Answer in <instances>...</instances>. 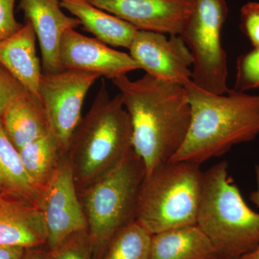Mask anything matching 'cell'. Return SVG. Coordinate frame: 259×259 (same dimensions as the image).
<instances>
[{
  "label": "cell",
  "instance_id": "obj_1",
  "mask_svg": "<svg viewBox=\"0 0 259 259\" xmlns=\"http://www.w3.org/2000/svg\"><path fill=\"white\" fill-rule=\"evenodd\" d=\"M112 81L131 117L133 148L146 176L170 161L183 144L192 116L188 95L184 85L147 74L136 80L125 75Z\"/></svg>",
  "mask_w": 259,
  "mask_h": 259
},
{
  "label": "cell",
  "instance_id": "obj_2",
  "mask_svg": "<svg viewBox=\"0 0 259 259\" xmlns=\"http://www.w3.org/2000/svg\"><path fill=\"white\" fill-rule=\"evenodd\" d=\"M191 106V122L183 144L170 161L201 163L228 152L259 135V95L229 90L219 95L184 85Z\"/></svg>",
  "mask_w": 259,
  "mask_h": 259
},
{
  "label": "cell",
  "instance_id": "obj_3",
  "mask_svg": "<svg viewBox=\"0 0 259 259\" xmlns=\"http://www.w3.org/2000/svg\"><path fill=\"white\" fill-rule=\"evenodd\" d=\"M133 151L128 112L120 94L110 96L102 81L93 105L73 133L66 151L78 193Z\"/></svg>",
  "mask_w": 259,
  "mask_h": 259
},
{
  "label": "cell",
  "instance_id": "obj_4",
  "mask_svg": "<svg viewBox=\"0 0 259 259\" xmlns=\"http://www.w3.org/2000/svg\"><path fill=\"white\" fill-rule=\"evenodd\" d=\"M228 167L220 162L204 172L197 225L221 258L237 259L259 245V213L245 203Z\"/></svg>",
  "mask_w": 259,
  "mask_h": 259
},
{
  "label": "cell",
  "instance_id": "obj_5",
  "mask_svg": "<svg viewBox=\"0 0 259 259\" xmlns=\"http://www.w3.org/2000/svg\"><path fill=\"white\" fill-rule=\"evenodd\" d=\"M145 177L144 163L133 151L117 166L79 192L95 256L102 258L112 237L136 221Z\"/></svg>",
  "mask_w": 259,
  "mask_h": 259
},
{
  "label": "cell",
  "instance_id": "obj_6",
  "mask_svg": "<svg viewBox=\"0 0 259 259\" xmlns=\"http://www.w3.org/2000/svg\"><path fill=\"white\" fill-rule=\"evenodd\" d=\"M200 164L168 161L145 177L136 221L151 234L197 225L203 187Z\"/></svg>",
  "mask_w": 259,
  "mask_h": 259
},
{
  "label": "cell",
  "instance_id": "obj_7",
  "mask_svg": "<svg viewBox=\"0 0 259 259\" xmlns=\"http://www.w3.org/2000/svg\"><path fill=\"white\" fill-rule=\"evenodd\" d=\"M226 0H194L180 33L193 57L192 81L214 94L228 93V69L221 32L228 15Z\"/></svg>",
  "mask_w": 259,
  "mask_h": 259
},
{
  "label": "cell",
  "instance_id": "obj_8",
  "mask_svg": "<svg viewBox=\"0 0 259 259\" xmlns=\"http://www.w3.org/2000/svg\"><path fill=\"white\" fill-rule=\"evenodd\" d=\"M100 78L91 73L71 69L42 74L39 97L51 132L66 153L71 136L82 118L81 110L87 95Z\"/></svg>",
  "mask_w": 259,
  "mask_h": 259
},
{
  "label": "cell",
  "instance_id": "obj_9",
  "mask_svg": "<svg viewBox=\"0 0 259 259\" xmlns=\"http://www.w3.org/2000/svg\"><path fill=\"white\" fill-rule=\"evenodd\" d=\"M39 208L47 227V246L49 250L54 249L74 233L88 231L67 153L63 155L54 175L42 190Z\"/></svg>",
  "mask_w": 259,
  "mask_h": 259
},
{
  "label": "cell",
  "instance_id": "obj_10",
  "mask_svg": "<svg viewBox=\"0 0 259 259\" xmlns=\"http://www.w3.org/2000/svg\"><path fill=\"white\" fill-rule=\"evenodd\" d=\"M129 51L140 69L156 79L181 85L192 80L193 57L180 35L168 38L161 32L139 30Z\"/></svg>",
  "mask_w": 259,
  "mask_h": 259
},
{
  "label": "cell",
  "instance_id": "obj_11",
  "mask_svg": "<svg viewBox=\"0 0 259 259\" xmlns=\"http://www.w3.org/2000/svg\"><path fill=\"white\" fill-rule=\"evenodd\" d=\"M59 56L64 70L84 71L110 80L141 69L130 54L115 50L95 37L83 35L76 29L64 32Z\"/></svg>",
  "mask_w": 259,
  "mask_h": 259
},
{
  "label": "cell",
  "instance_id": "obj_12",
  "mask_svg": "<svg viewBox=\"0 0 259 259\" xmlns=\"http://www.w3.org/2000/svg\"><path fill=\"white\" fill-rule=\"evenodd\" d=\"M139 30L179 35L194 0H87Z\"/></svg>",
  "mask_w": 259,
  "mask_h": 259
},
{
  "label": "cell",
  "instance_id": "obj_13",
  "mask_svg": "<svg viewBox=\"0 0 259 259\" xmlns=\"http://www.w3.org/2000/svg\"><path fill=\"white\" fill-rule=\"evenodd\" d=\"M20 8L38 40L42 73L60 72L64 70L59 56L61 38L66 30L80 26L79 20L66 15L59 0H20Z\"/></svg>",
  "mask_w": 259,
  "mask_h": 259
},
{
  "label": "cell",
  "instance_id": "obj_14",
  "mask_svg": "<svg viewBox=\"0 0 259 259\" xmlns=\"http://www.w3.org/2000/svg\"><path fill=\"white\" fill-rule=\"evenodd\" d=\"M47 230L40 209L0 194V245L25 249L47 243Z\"/></svg>",
  "mask_w": 259,
  "mask_h": 259
},
{
  "label": "cell",
  "instance_id": "obj_15",
  "mask_svg": "<svg viewBox=\"0 0 259 259\" xmlns=\"http://www.w3.org/2000/svg\"><path fill=\"white\" fill-rule=\"evenodd\" d=\"M37 37L30 22L18 32L0 41V64L24 88L40 98L39 84L42 74L36 51Z\"/></svg>",
  "mask_w": 259,
  "mask_h": 259
},
{
  "label": "cell",
  "instance_id": "obj_16",
  "mask_svg": "<svg viewBox=\"0 0 259 259\" xmlns=\"http://www.w3.org/2000/svg\"><path fill=\"white\" fill-rule=\"evenodd\" d=\"M0 120L18 150L51 131L41 100L28 92L7 107Z\"/></svg>",
  "mask_w": 259,
  "mask_h": 259
},
{
  "label": "cell",
  "instance_id": "obj_17",
  "mask_svg": "<svg viewBox=\"0 0 259 259\" xmlns=\"http://www.w3.org/2000/svg\"><path fill=\"white\" fill-rule=\"evenodd\" d=\"M63 9L79 20L87 31L108 46L129 49L138 29L87 0H59Z\"/></svg>",
  "mask_w": 259,
  "mask_h": 259
},
{
  "label": "cell",
  "instance_id": "obj_18",
  "mask_svg": "<svg viewBox=\"0 0 259 259\" xmlns=\"http://www.w3.org/2000/svg\"><path fill=\"white\" fill-rule=\"evenodd\" d=\"M212 242L197 225L152 235L150 259H217Z\"/></svg>",
  "mask_w": 259,
  "mask_h": 259
},
{
  "label": "cell",
  "instance_id": "obj_19",
  "mask_svg": "<svg viewBox=\"0 0 259 259\" xmlns=\"http://www.w3.org/2000/svg\"><path fill=\"white\" fill-rule=\"evenodd\" d=\"M0 192L39 207L42 190L29 177L20 151L0 120Z\"/></svg>",
  "mask_w": 259,
  "mask_h": 259
},
{
  "label": "cell",
  "instance_id": "obj_20",
  "mask_svg": "<svg viewBox=\"0 0 259 259\" xmlns=\"http://www.w3.org/2000/svg\"><path fill=\"white\" fill-rule=\"evenodd\" d=\"M19 151L29 177L42 191L66 153L59 139L51 131Z\"/></svg>",
  "mask_w": 259,
  "mask_h": 259
},
{
  "label": "cell",
  "instance_id": "obj_21",
  "mask_svg": "<svg viewBox=\"0 0 259 259\" xmlns=\"http://www.w3.org/2000/svg\"><path fill=\"white\" fill-rule=\"evenodd\" d=\"M152 234L137 221L120 230L109 242L102 259H150Z\"/></svg>",
  "mask_w": 259,
  "mask_h": 259
},
{
  "label": "cell",
  "instance_id": "obj_22",
  "mask_svg": "<svg viewBox=\"0 0 259 259\" xmlns=\"http://www.w3.org/2000/svg\"><path fill=\"white\" fill-rule=\"evenodd\" d=\"M259 88V48L238 56L236 63V81L233 90L238 92Z\"/></svg>",
  "mask_w": 259,
  "mask_h": 259
},
{
  "label": "cell",
  "instance_id": "obj_23",
  "mask_svg": "<svg viewBox=\"0 0 259 259\" xmlns=\"http://www.w3.org/2000/svg\"><path fill=\"white\" fill-rule=\"evenodd\" d=\"M93 255L88 231H84L74 233L49 250V259H93Z\"/></svg>",
  "mask_w": 259,
  "mask_h": 259
},
{
  "label": "cell",
  "instance_id": "obj_24",
  "mask_svg": "<svg viewBox=\"0 0 259 259\" xmlns=\"http://www.w3.org/2000/svg\"><path fill=\"white\" fill-rule=\"evenodd\" d=\"M240 29L253 48H259V3L248 2L243 5Z\"/></svg>",
  "mask_w": 259,
  "mask_h": 259
},
{
  "label": "cell",
  "instance_id": "obj_25",
  "mask_svg": "<svg viewBox=\"0 0 259 259\" xmlns=\"http://www.w3.org/2000/svg\"><path fill=\"white\" fill-rule=\"evenodd\" d=\"M26 92L23 85L0 64V118L7 107Z\"/></svg>",
  "mask_w": 259,
  "mask_h": 259
},
{
  "label": "cell",
  "instance_id": "obj_26",
  "mask_svg": "<svg viewBox=\"0 0 259 259\" xmlns=\"http://www.w3.org/2000/svg\"><path fill=\"white\" fill-rule=\"evenodd\" d=\"M16 0H0V41L18 32L24 24L18 22L15 16Z\"/></svg>",
  "mask_w": 259,
  "mask_h": 259
},
{
  "label": "cell",
  "instance_id": "obj_27",
  "mask_svg": "<svg viewBox=\"0 0 259 259\" xmlns=\"http://www.w3.org/2000/svg\"><path fill=\"white\" fill-rule=\"evenodd\" d=\"M27 249L18 247L1 246L0 259H21Z\"/></svg>",
  "mask_w": 259,
  "mask_h": 259
},
{
  "label": "cell",
  "instance_id": "obj_28",
  "mask_svg": "<svg viewBox=\"0 0 259 259\" xmlns=\"http://www.w3.org/2000/svg\"><path fill=\"white\" fill-rule=\"evenodd\" d=\"M49 250L47 245L28 248L21 259H49Z\"/></svg>",
  "mask_w": 259,
  "mask_h": 259
},
{
  "label": "cell",
  "instance_id": "obj_29",
  "mask_svg": "<svg viewBox=\"0 0 259 259\" xmlns=\"http://www.w3.org/2000/svg\"><path fill=\"white\" fill-rule=\"evenodd\" d=\"M255 175H256L257 188L250 194V200L259 207V165L255 166Z\"/></svg>",
  "mask_w": 259,
  "mask_h": 259
},
{
  "label": "cell",
  "instance_id": "obj_30",
  "mask_svg": "<svg viewBox=\"0 0 259 259\" xmlns=\"http://www.w3.org/2000/svg\"><path fill=\"white\" fill-rule=\"evenodd\" d=\"M237 259H259V245L251 251L241 255Z\"/></svg>",
  "mask_w": 259,
  "mask_h": 259
},
{
  "label": "cell",
  "instance_id": "obj_31",
  "mask_svg": "<svg viewBox=\"0 0 259 259\" xmlns=\"http://www.w3.org/2000/svg\"><path fill=\"white\" fill-rule=\"evenodd\" d=\"M217 259H225V258H218Z\"/></svg>",
  "mask_w": 259,
  "mask_h": 259
},
{
  "label": "cell",
  "instance_id": "obj_32",
  "mask_svg": "<svg viewBox=\"0 0 259 259\" xmlns=\"http://www.w3.org/2000/svg\"><path fill=\"white\" fill-rule=\"evenodd\" d=\"M1 193H2V192H0V194H1ZM2 194H3V193H2Z\"/></svg>",
  "mask_w": 259,
  "mask_h": 259
}]
</instances>
